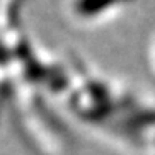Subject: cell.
<instances>
[{"label":"cell","instance_id":"1","mask_svg":"<svg viewBox=\"0 0 155 155\" xmlns=\"http://www.w3.org/2000/svg\"><path fill=\"white\" fill-rule=\"evenodd\" d=\"M152 58H153V64H155V46H153V51H152Z\"/></svg>","mask_w":155,"mask_h":155}]
</instances>
